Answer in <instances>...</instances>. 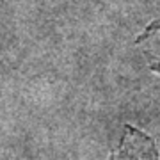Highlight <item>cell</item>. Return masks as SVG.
<instances>
[{"label": "cell", "mask_w": 160, "mask_h": 160, "mask_svg": "<svg viewBox=\"0 0 160 160\" xmlns=\"http://www.w3.org/2000/svg\"><path fill=\"white\" fill-rule=\"evenodd\" d=\"M110 160H158V153L149 135L126 125Z\"/></svg>", "instance_id": "6da1fadb"}]
</instances>
